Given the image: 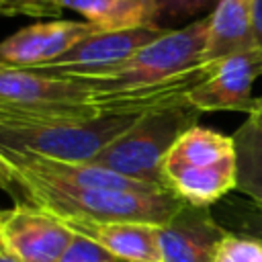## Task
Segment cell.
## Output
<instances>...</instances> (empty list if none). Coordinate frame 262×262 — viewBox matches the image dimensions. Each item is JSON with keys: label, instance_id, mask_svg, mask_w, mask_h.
Returning a JSON list of instances; mask_svg holds the SVG:
<instances>
[{"label": "cell", "instance_id": "obj_11", "mask_svg": "<svg viewBox=\"0 0 262 262\" xmlns=\"http://www.w3.org/2000/svg\"><path fill=\"white\" fill-rule=\"evenodd\" d=\"M209 207L182 205V209L158 227L160 252L164 262H213L217 246L225 237Z\"/></svg>", "mask_w": 262, "mask_h": 262}, {"label": "cell", "instance_id": "obj_21", "mask_svg": "<svg viewBox=\"0 0 262 262\" xmlns=\"http://www.w3.org/2000/svg\"><path fill=\"white\" fill-rule=\"evenodd\" d=\"M113 0H63V8L82 14L84 20L98 27Z\"/></svg>", "mask_w": 262, "mask_h": 262}, {"label": "cell", "instance_id": "obj_26", "mask_svg": "<svg viewBox=\"0 0 262 262\" xmlns=\"http://www.w3.org/2000/svg\"><path fill=\"white\" fill-rule=\"evenodd\" d=\"M254 205H258V207H262V196H260V199H256V201H254Z\"/></svg>", "mask_w": 262, "mask_h": 262}, {"label": "cell", "instance_id": "obj_14", "mask_svg": "<svg viewBox=\"0 0 262 262\" xmlns=\"http://www.w3.org/2000/svg\"><path fill=\"white\" fill-rule=\"evenodd\" d=\"M164 184L182 203L194 207H211L223 194L237 188V160L225 158L205 168H168L162 172Z\"/></svg>", "mask_w": 262, "mask_h": 262}, {"label": "cell", "instance_id": "obj_18", "mask_svg": "<svg viewBox=\"0 0 262 262\" xmlns=\"http://www.w3.org/2000/svg\"><path fill=\"white\" fill-rule=\"evenodd\" d=\"M57 262H123V260H119L117 256L106 252L96 242L74 233L68 250L63 252V256Z\"/></svg>", "mask_w": 262, "mask_h": 262}, {"label": "cell", "instance_id": "obj_8", "mask_svg": "<svg viewBox=\"0 0 262 262\" xmlns=\"http://www.w3.org/2000/svg\"><path fill=\"white\" fill-rule=\"evenodd\" d=\"M94 86L88 80L51 74L39 68L0 66V106L53 108L90 104Z\"/></svg>", "mask_w": 262, "mask_h": 262}, {"label": "cell", "instance_id": "obj_25", "mask_svg": "<svg viewBox=\"0 0 262 262\" xmlns=\"http://www.w3.org/2000/svg\"><path fill=\"white\" fill-rule=\"evenodd\" d=\"M248 117H260V119H262V96H258V100H256V108H254V113L248 115Z\"/></svg>", "mask_w": 262, "mask_h": 262}, {"label": "cell", "instance_id": "obj_4", "mask_svg": "<svg viewBox=\"0 0 262 262\" xmlns=\"http://www.w3.org/2000/svg\"><path fill=\"white\" fill-rule=\"evenodd\" d=\"M209 33V14L182 27L170 29L160 39L141 47L123 68L104 80L90 82L94 90H123L164 82L180 72L203 63Z\"/></svg>", "mask_w": 262, "mask_h": 262}, {"label": "cell", "instance_id": "obj_20", "mask_svg": "<svg viewBox=\"0 0 262 262\" xmlns=\"http://www.w3.org/2000/svg\"><path fill=\"white\" fill-rule=\"evenodd\" d=\"M217 4L219 0H158L160 6V25L162 20H178L194 14L207 4Z\"/></svg>", "mask_w": 262, "mask_h": 262}, {"label": "cell", "instance_id": "obj_16", "mask_svg": "<svg viewBox=\"0 0 262 262\" xmlns=\"http://www.w3.org/2000/svg\"><path fill=\"white\" fill-rule=\"evenodd\" d=\"M237 160V190L252 201L262 196V119L246 117L233 131Z\"/></svg>", "mask_w": 262, "mask_h": 262}, {"label": "cell", "instance_id": "obj_24", "mask_svg": "<svg viewBox=\"0 0 262 262\" xmlns=\"http://www.w3.org/2000/svg\"><path fill=\"white\" fill-rule=\"evenodd\" d=\"M0 262H20V260H16L12 254H8L6 250L0 248Z\"/></svg>", "mask_w": 262, "mask_h": 262}, {"label": "cell", "instance_id": "obj_15", "mask_svg": "<svg viewBox=\"0 0 262 262\" xmlns=\"http://www.w3.org/2000/svg\"><path fill=\"white\" fill-rule=\"evenodd\" d=\"M231 156H235V141L231 135H223L219 131L194 125L186 133H182L170 147L168 156L164 158L162 172L180 166L205 168Z\"/></svg>", "mask_w": 262, "mask_h": 262}, {"label": "cell", "instance_id": "obj_1", "mask_svg": "<svg viewBox=\"0 0 262 262\" xmlns=\"http://www.w3.org/2000/svg\"><path fill=\"white\" fill-rule=\"evenodd\" d=\"M0 176L2 186L8 194H12L14 203L37 207L55 217L139 221L162 227L184 205L174 192H125L82 188L57 180L39 178L6 166H0Z\"/></svg>", "mask_w": 262, "mask_h": 262}, {"label": "cell", "instance_id": "obj_3", "mask_svg": "<svg viewBox=\"0 0 262 262\" xmlns=\"http://www.w3.org/2000/svg\"><path fill=\"white\" fill-rule=\"evenodd\" d=\"M141 115L113 113L55 125H0V147L66 162H92Z\"/></svg>", "mask_w": 262, "mask_h": 262}, {"label": "cell", "instance_id": "obj_5", "mask_svg": "<svg viewBox=\"0 0 262 262\" xmlns=\"http://www.w3.org/2000/svg\"><path fill=\"white\" fill-rule=\"evenodd\" d=\"M168 31L170 27H162V25L125 29V31H100L86 37L70 51H66L61 57L41 66L39 70L68 78L90 80V82L104 80L113 72L123 68L141 47L160 39Z\"/></svg>", "mask_w": 262, "mask_h": 262}, {"label": "cell", "instance_id": "obj_17", "mask_svg": "<svg viewBox=\"0 0 262 262\" xmlns=\"http://www.w3.org/2000/svg\"><path fill=\"white\" fill-rule=\"evenodd\" d=\"M213 262H262V242L244 231H227L217 246Z\"/></svg>", "mask_w": 262, "mask_h": 262}, {"label": "cell", "instance_id": "obj_9", "mask_svg": "<svg viewBox=\"0 0 262 262\" xmlns=\"http://www.w3.org/2000/svg\"><path fill=\"white\" fill-rule=\"evenodd\" d=\"M0 166L14 168L39 178L57 180L82 188H96V190H125V192H170L158 184L135 180L123 176L111 168H104L94 162H66L55 158H45L37 154H25L0 147Z\"/></svg>", "mask_w": 262, "mask_h": 262}, {"label": "cell", "instance_id": "obj_23", "mask_svg": "<svg viewBox=\"0 0 262 262\" xmlns=\"http://www.w3.org/2000/svg\"><path fill=\"white\" fill-rule=\"evenodd\" d=\"M254 27L258 47H262V0H254Z\"/></svg>", "mask_w": 262, "mask_h": 262}, {"label": "cell", "instance_id": "obj_7", "mask_svg": "<svg viewBox=\"0 0 262 262\" xmlns=\"http://www.w3.org/2000/svg\"><path fill=\"white\" fill-rule=\"evenodd\" d=\"M258 76H262V47L217 61L209 78L201 82L186 100L201 113L239 111L252 115L258 100L252 94V86Z\"/></svg>", "mask_w": 262, "mask_h": 262}, {"label": "cell", "instance_id": "obj_2", "mask_svg": "<svg viewBox=\"0 0 262 262\" xmlns=\"http://www.w3.org/2000/svg\"><path fill=\"white\" fill-rule=\"evenodd\" d=\"M199 117L201 111L188 100L143 113L92 162L111 168L123 176L166 188L162 176L164 158L168 156L176 139L196 125Z\"/></svg>", "mask_w": 262, "mask_h": 262}, {"label": "cell", "instance_id": "obj_19", "mask_svg": "<svg viewBox=\"0 0 262 262\" xmlns=\"http://www.w3.org/2000/svg\"><path fill=\"white\" fill-rule=\"evenodd\" d=\"M4 16H59L63 0H0Z\"/></svg>", "mask_w": 262, "mask_h": 262}, {"label": "cell", "instance_id": "obj_10", "mask_svg": "<svg viewBox=\"0 0 262 262\" xmlns=\"http://www.w3.org/2000/svg\"><path fill=\"white\" fill-rule=\"evenodd\" d=\"M94 33H100V29L88 20H55L23 27L2 41L0 66L41 68Z\"/></svg>", "mask_w": 262, "mask_h": 262}, {"label": "cell", "instance_id": "obj_6", "mask_svg": "<svg viewBox=\"0 0 262 262\" xmlns=\"http://www.w3.org/2000/svg\"><path fill=\"white\" fill-rule=\"evenodd\" d=\"M72 237L57 217L25 203L0 215V248L20 262H57Z\"/></svg>", "mask_w": 262, "mask_h": 262}, {"label": "cell", "instance_id": "obj_12", "mask_svg": "<svg viewBox=\"0 0 262 262\" xmlns=\"http://www.w3.org/2000/svg\"><path fill=\"white\" fill-rule=\"evenodd\" d=\"M55 217V215H53ZM72 233L84 235L123 262H164L158 225L139 221H102L57 217Z\"/></svg>", "mask_w": 262, "mask_h": 262}, {"label": "cell", "instance_id": "obj_22", "mask_svg": "<svg viewBox=\"0 0 262 262\" xmlns=\"http://www.w3.org/2000/svg\"><path fill=\"white\" fill-rule=\"evenodd\" d=\"M239 227H242L244 233H248V235H252V237L262 242V207L254 205L250 211H246L244 217H242Z\"/></svg>", "mask_w": 262, "mask_h": 262}, {"label": "cell", "instance_id": "obj_13", "mask_svg": "<svg viewBox=\"0 0 262 262\" xmlns=\"http://www.w3.org/2000/svg\"><path fill=\"white\" fill-rule=\"evenodd\" d=\"M254 47H258L254 0H219L209 14V33L203 61L217 63Z\"/></svg>", "mask_w": 262, "mask_h": 262}]
</instances>
